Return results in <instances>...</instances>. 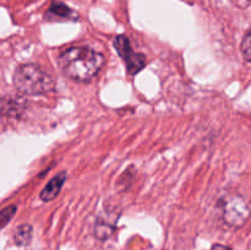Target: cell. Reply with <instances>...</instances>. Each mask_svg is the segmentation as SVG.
I'll list each match as a JSON object with an SVG mask.
<instances>
[{
	"mask_svg": "<svg viewBox=\"0 0 251 250\" xmlns=\"http://www.w3.org/2000/svg\"><path fill=\"white\" fill-rule=\"evenodd\" d=\"M47 19H61L66 20V21H75V20H78V15L77 12L71 10L68 5L60 1H55L49 7Z\"/></svg>",
	"mask_w": 251,
	"mask_h": 250,
	"instance_id": "obj_8",
	"label": "cell"
},
{
	"mask_svg": "<svg viewBox=\"0 0 251 250\" xmlns=\"http://www.w3.org/2000/svg\"><path fill=\"white\" fill-rule=\"evenodd\" d=\"M16 211H17V207L15 205H11L9 206V207L0 211V229H1L2 227H5V225L12 220V217L15 216Z\"/></svg>",
	"mask_w": 251,
	"mask_h": 250,
	"instance_id": "obj_11",
	"label": "cell"
},
{
	"mask_svg": "<svg viewBox=\"0 0 251 250\" xmlns=\"http://www.w3.org/2000/svg\"><path fill=\"white\" fill-rule=\"evenodd\" d=\"M240 51L243 54V58L248 64L251 61V33L250 31L245 32L243 41L240 43Z\"/></svg>",
	"mask_w": 251,
	"mask_h": 250,
	"instance_id": "obj_10",
	"label": "cell"
},
{
	"mask_svg": "<svg viewBox=\"0 0 251 250\" xmlns=\"http://www.w3.org/2000/svg\"><path fill=\"white\" fill-rule=\"evenodd\" d=\"M211 250H232L229 247H227V245H222V244H215L212 248H211Z\"/></svg>",
	"mask_w": 251,
	"mask_h": 250,
	"instance_id": "obj_13",
	"label": "cell"
},
{
	"mask_svg": "<svg viewBox=\"0 0 251 250\" xmlns=\"http://www.w3.org/2000/svg\"><path fill=\"white\" fill-rule=\"evenodd\" d=\"M222 218L230 227L239 228L249 218V206L243 196L232 195L218 202Z\"/></svg>",
	"mask_w": 251,
	"mask_h": 250,
	"instance_id": "obj_3",
	"label": "cell"
},
{
	"mask_svg": "<svg viewBox=\"0 0 251 250\" xmlns=\"http://www.w3.org/2000/svg\"><path fill=\"white\" fill-rule=\"evenodd\" d=\"M66 172H60L59 174H56L54 178H51L48 181L46 186L42 189L41 194H39V199H41L43 202H49V201L54 200L56 196L59 195V193L63 189L64 184L66 180Z\"/></svg>",
	"mask_w": 251,
	"mask_h": 250,
	"instance_id": "obj_7",
	"label": "cell"
},
{
	"mask_svg": "<svg viewBox=\"0 0 251 250\" xmlns=\"http://www.w3.org/2000/svg\"><path fill=\"white\" fill-rule=\"evenodd\" d=\"M33 237V228L28 223L19 225L14 233V243L17 247H26L31 243Z\"/></svg>",
	"mask_w": 251,
	"mask_h": 250,
	"instance_id": "obj_9",
	"label": "cell"
},
{
	"mask_svg": "<svg viewBox=\"0 0 251 250\" xmlns=\"http://www.w3.org/2000/svg\"><path fill=\"white\" fill-rule=\"evenodd\" d=\"M26 108V98L20 97V96H7V97L0 100V114L4 117H20L24 114Z\"/></svg>",
	"mask_w": 251,
	"mask_h": 250,
	"instance_id": "obj_6",
	"label": "cell"
},
{
	"mask_svg": "<svg viewBox=\"0 0 251 250\" xmlns=\"http://www.w3.org/2000/svg\"><path fill=\"white\" fill-rule=\"evenodd\" d=\"M232 1L240 9H247L250 5V0H232Z\"/></svg>",
	"mask_w": 251,
	"mask_h": 250,
	"instance_id": "obj_12",
	"label": "cell"
},
{
	"mask_svg": "<svg viewBox=\"0 0 251 250\" xmlns=\"http://www.w3.org/2000/svg\"><path fill=\"white\" fill-rule=\"evenodd\" d=\"M12 82L20 93L26 96H42L55 91L53 76L36 63L21 64L15 70Z\"/></svg>",
	"mask_w": 251,
	"mask_h": 250,
	"instance_id": "obj_2",
	"label": "cell"
},
{
	"mask_svg": "<svg viewBox=\"0 0 251 250\" xmlns=\"http://www.w3.org/2000/svg\"><path fill=\"white\" fill-rule=\"evenodd\" d=\"M120 217V211L117 208L107 207L103 208L102 212L97 216L93 227V234L100 242H105L109 239L114 233L117 222Z\"/></svg>",
	"mask_w": 251,
	"mask_h": 250,
	"instance_id": "obj_5",
	"label": "cell"
},
{
	"mask_svg": "<svg viewBox=\"0 0 251 250\" xmlns=\"http://www.w3.org/2000/svg\"><path fill=\"white\" fill-rule=\"evenodd\" d=\"M104 55L90 47H71L59 55L60 71L76 82H90L104 66Z\"/></svg>",
	"mask_w": 251,
	"mask_h": 250,
	"instance_id": "obj_1",
	"label": "cell"
},
{
	"mask_svg": "<svg viewBox=\"0 0 251 250\" xmlns=\"http://www.w3.org/2000/svg\"><path fill=\"white\" fill-rule=\"evenodd\" d=\"M113 44H114V48L117 50V53L119 54L122 60L126 65L127 73L130 75L135 76L146 66V56L144 54L136 53L131 48L129 38L125 34H119V36L115 37Z\"/></svg>",
	"mask_w": 251,
	"mask_h": 250,
	"instance_id": "obj_4",
	"label": "cell"
}]
</instances>
